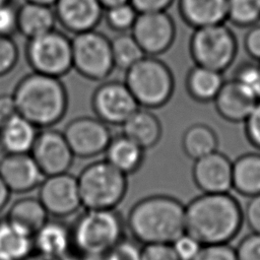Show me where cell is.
Returning a JSON list of instances; mask_svg holds the SVG:
<instances>
[{"mask_svg":"<svg viewBox=\"0 0 260 260\" xmlns=\"http://www.w3.org/2000/svg\"><path fill=\"white\" fill-rule=\"evenodd\" d=\"M244 220L239 201L229 192L202 193L186 205V233L202 245L229 244Z\"/></svg>","mask_w":260,"mask_h":260,"instance_id":"1","label":"cell"},{"mask_svg":"<svg viewBox=\"0 0 260 260\" xmlns=\"http://www.w3.org/2000/svg\"><path fill=\"white\" fill-rule=\"evenodd\" d=\"M185 212L186 205L179 199L170 195H150L131 207L126 225L141 245L172 244L186 232Z\"/></svg>","mask_w":260,"mask_h":260,"instance_id":"2","label":"cell"},{"mask_svg":"<svg viewBox=\"0 0 260 260\" xmlns=\"http://www.w3.org/2000/svg\"><path fill=\"white\" fill-rule=\"evenodd\" d=\"M17 113L38 128H50L63 119L68 107L66 88L59 77L31 72L12 93Z\"/></svg>","mask_w":260,"mask_h":260,"instance_id":"3","label":"cell"},{"mask_svg":"<svg viewBox=\"0 0 260 260\" xmlns=\"http://www.w3.org/2000/svg\"><path fill=\"white\" fill-rule=\"evenodd\" d=\"M126 222L115 209H84L71 226L73 250L83 257H105L124 238Z\"/></svg>","mask_w":260,"mask_h":260,"instance_id":"4","label":"cell"},{"mask_svg":"<svg viewBox=\"0 0 260 260\" xmlns=\"http://www.w3.org/2000/svg\"><path fill=\"white\" fill-rule=\"evenodd\" d=\"M77 183L84 209H115L128 189L127 175L107 159L95 160L83 168Z\"/></svg>","mask_w":260,"mask_h":260,"instance_id":"5","label":"cell"},{"mask_svg":"<svg viewBox=\"0 0 260 260\" xmlns=\"http://www.w3.org/2000/svg\"><path fill=\"white\" fill-rule=\"evenodd\" d=\"M124 82L139 107L149 110L166 105L175 87L170 68L155 56L148 55L125 71Z\"/></svg>","mask_w":260,"mask_h":260,"instance_id":"6","label":"cell"},{"mask_svg":"<svg viewBox=\"0 0 260 260\" xmlns=\"http://www.w3.org/2000/svg\"><path fill=\"white\" fill-rule=\"evenodd\" d=\"M237 49V40L223 22L196 27L190 40V51L196 65L219 72L232 65Z\"/></svg>","mask_w":260,"mask_h":260,"instance_id":"7","label":"cell"},{"mask_svg":"<svg viewBox=\"0 0 260 260\" xmlns=\"http://www.w3.org/2000/svg\"><path fill=\"white\" fill-rule=\"evenodd\" d=\"M71 46L73 68L83 77L102 80L115 68L111 40L95 28L74 34Z\"/></svg>","mask_w":260,"mask_h":260,"instance_id":"8","label":"cell"},{"mask_svg":"<svg viewBox=\"0 0 260 260\" xmlns=\"http://www.w3.org/2000/svg\"><path fill=\"white\" fill-rule=\"evenodd\" d=\"M26 57L34 71L59 78L73 68L71 40L56 29L29 39Z\"/></svg>","mask_w":260,"mask_h":260,"instance_id":"9","label":"cell"},{"mask_svg":"<svg viewBox=\"0 0 260 260\" xmlns=\"http://www.w3.org/2000/svg\"><path fill=\"white\" fill-rule=\"evenodd\" d=\"M63 134L74 156L80 158H91L105 153L112 139L109 125L98 117L89 116L70 121Z\"/></svg>","mask_w":260,"mask_h":260,"instance_id":"10","label":"cell"},{"mask_svg":"<svg viewBox=\"0 0 260 260\" xmlns=\"http://www.w3.org/2000/svg\"><path fill=\"white\" fill-rule=\"evenodd\" d=\"M91 107L95 117L106 124L122 126L139 105L125 82L108 81L93 92Z\"/></svg>","mask_w":260,"mask_h":260,"instance_id":"11","label":"cell"},{"mask_svg":"<svg viewBox=\"0 0 260 260\" xmlns=\"http://www.w3.org/2000/svg\"><path fill=\"white\" fill-rule=\"evenodd\" d=\"M38 188V198L49 215L63 218L82 207L77 177L68 172L46 176Z\"/></svg>","mask_w":260,"mask_h":260,"instance_id":"12","label":"cell"},{"mask_svg":"<svg viewBox=\"0 0 260 260\" xmlns=\"http://www.w3.org/2000/svg\"><path fill=\"white\" fill-rule=\"evenodd\" d=\"M131 34L144 53L156 56L167 51L176 35V26L166 11L139 12L131 28Z\"/></svg>","mask_w":260,"mask_h":260,"instance_id":"13","label":"cell"},{"mask_svg":"<svg viewBox=\"0 0 260 260\" xmlns=\"http://www.w3.org/2000/svg\"><path fill=\"white\" fill-rule=\"evenodd\" d=\"M29 153L45 177L68 172L75 157L63 132L50 128L39 131Z\"/></svg>","mask_w":260,"mask_h":260,"instance_id":"14","label":"cell"},{"mask_svg":"<svg viewBox=\"0 0 260 260\" xmlns=\"http://www.w3.org/2000/svg\"><path fill=\"white\" fill-rule=\"evenodd\" d=\"M192 178L202 193L230 192L233 187V161L215 150L194 160Z\"/></svg>","mask_w":260,"mask_h":260,"instance_id":"15","label":"cell"},{"mask_svg":"<svg viewBox=\"0 0 260 260\" xmlns=\"http://www.w3.org/2000/svg\"><path fill=\"white\" fill-rule=\"evenodd\" d=\"M0 176L11 193H27L38 188L45 175L30 153H5L0 159Z\"/></svg>","mask_w":260,"mask_h":260,"instance_id":"16","label":"cell"},{"mask_svg":"<svg viewBox=\"0 0 260 260\" xmlns=\"http://www.w3.org/2000/svg\"><path fill=\"white\" fill-rule=\"evenodd\" d=\"M54 7L57 20L73 34L94 29L105 9L100 0H57Z\"/></svg>","mask_w":260,"mask_h":260,"instance_id":"17","label":"cell"},{"mask_svg":"<svg viewBox=\"0 0 260 260\" xmlns=\"http://www.w3.org/2000/svg\"><path fill=\"white\" fill-rule=\"evenodd\" d=\"M259 100L234 78L224 80L213 100L218 115L233 123L244 122Z\"/></svg>","mask_w":260,"mask_h":260,"instance_id":"18","label":"cell"},{"mask_svg":"<svg viewBox=\"0 0 260 260\" xmlns=\"http://www.w3.org/2000/svg\"><path fill=\"white\" fill-rule=\"evenodd\" d=\"M34 251L54 258H62L73 250L71 226L60 219H48L32 236Z\"/></svg>","mask_w":260,"mask_h":260,"instance_id":"19","label":"cell"},{"mask_svg":"<svg viewBox=\"0 0 260 260\" xmlns=\"http://www.w3.org/2000/svg\"><path fill=\"white\" fill-rule=\"evenodd\" d=\"M161 133L159 119L149 109L141 107L122 125V134L145 150L153 147L160 140Z\"/></svg>","mask_w":260,"mask_h":260,"instance_id":"20","label":"cell"},{"mask_svg":"<svg viewBox=\"0 0 260 260\" xmlns=\"http://www.w3.org/2000/svg\"><path fill=\"white\" fill-rule=\"evenodd\" d=\"M39 128L17 114L0 127V146L5 153H29Z\"/></svg>","mask_w":260,"mask_h":260,"instance_id":"21","label":"cell"},{"mask_svg":"<svg viewBox=\"0 0 260 260\" xmlns=\"http://www.w3.org/2000/svg\"><path fill=\"white\" fill-rule=\"evenodd\" d=\"M182 18L194 28L226 20L228 0H178Z\"/></svg>","mask_w":260,"mask_h":260,"instance_id":"22","label":"cell"},{"mask_svg":"<svg viewBox=\"0 0 260 260\" xmlns=\"http://www.w3.org/2000/svg\"><path fill=\"white\" fill-rule=\"evenodd\" d=\"M56 22L53 6L25 1L17 8V30L27 40L55 29Z\"/></svg>","mask_w":260,"mask_h":260,"instance_id":"23","label":"cell"},{"mask_svg":"<svg viewBox=\"0 0 260 260\" xmlns=\"http://www.w3.org/2000/svg\"><path fill=\"white\" fill-rule=\"evenodd\" d=\"M49 213L38 197H22L10 206L6 219L22 230L29 236H34L49 219Z\"/></svg>","mask_w":260,"mask_h":260,"instance_id":"24","label":"cell"},{"mask_svg":"<svg viewBox=\"0 0 260 260\" xmlns=\"http://www.w3.org/2000/svg\"><path fill=\"white\" fill-rule=\"evenodd\" d=\"M144 151L145 149L133 140L121 134L112 137L105 151V159L128 176L140 169L144 160Z\"/></svg>","mask_w":260,"mask_h":260,"instance_id":"25","label":"cell"},{"mask_svg":"<svg viewBox=\"0 0 260 260\" xmlns=\"http://www.w3.org/2000/svg\"><path fill=\"white\" fill-rule=\"evenodd\" d=\"M233 189L252 197L260 194V154L246 153L233 161Z\"/></svg>","mask_w":260,"mask_h":260,"instance_id":"26","label":"cell"},{"mask_svg":"<svg viewBox=\"0 0 260 260\" xmlns=\"http://www.w3.org/2000/svg\"><path fill=\"white\" fill-rule=\"evenodd\" d=\"M224 82L222 72L195 65L188 73L186 85L192 99L197 102H211Z\"/></svg>","mask_w":260,"mask_h":260,"instance_id":"27","label":"cell"},{"mask_svg":"<svg viewBox=\"0 0 260 260\" xmlns=\"http://www.w3.org/2000/svg\"><path fill=\"white\" fill-rule=\"evenodd\" d=\"M34 252L32 237L6 218L0 221V258L22 260Z\"/></svg>","mask_w":260,"mask_h":260,"instance_id":"28","label":"cell"},{"mask_svg":"<svg viewBox=\"0 0 260 260\" xmlns=\"http://www.w3.org/2000/svg\"><path fill=\"white\" fill-rule=\"evenodd\" d=\"M217 145L218 138L215 131L202 123L189 126L182 137V148L193 160L217 150Z\"/></svg>","mask_w":260,"mask_h":260,"instance_id":"29","label":"cell"},{"mask_svg":"<svg viewBox=\"0 0 260 260\" xmlns=\"http://www.w3.org/2000/svg\"><path fill=\"white\" fill-rule=\"evenodd\" d=\"M115 68L126 71L146 56L132 34L121 32L111 40Z\"/></svg>","mask_w":260,"mask_h":260,"instance_id":"30","label":"cell"},{"mask_svg":"<svg viewBox=\"0 0 260 260\" xmlns=\"http://www.w3.org/2000/svg\"><path fill=\"white\" fill-rule=\"evenodd\" d=\"M240 26H251L260 20V0H228L226 20Z\"/></svg>","mask_w":260,"mask_h":260,"instance_id":"31","label":"cell"},{"mask_svg":"<svg viewBox=\"0 0 260 260\" xmlns=\"http://www.w3.org/2000/svg\"><path fill=\"white\" fill-rule=\"evenodd\" d=\"M137 15L138 11L130 2L106 8L107 23L111 28L119 32L131 29Z\"/></svg>","mask_w":260,"mask_h":260,"instance_id":"32","label":"cell"},{"mask_svg":"<svg viewBox=\"0 0 260 260\" xmlns=\"http://www.w3.org/2000/svg\"><path fill=\"white\" fill-rule=\"evenodd\" d=\"M234 79L260 100V64H244L235 73Z\"/></svg>","mask_w":260,"mask_h":260,"instance_id":"33","label":"cell"},{"mask_svg":"<svg viewBox=\"0 0 260 260\" xmlns=\"http://www.w3.org/2000/svg\"><path fill=\"white\" fill-rule=\"evenodd\" d=\"M142 245L123 238L105 256L106 260H141Z\"/></svg>","mask_w":260,"mask_h":260,"instance_id":"34","label":"cell"},{"mask_svg":"<svg viewBox=\"0 0 260 260\" xmlns=\"http://www.w3.org/2000/svg\"><path fill=\"white\" fill-rule=\"evenodd\" d=\"M18 59V49L9 36H0V76L10 72Z\"/></svg>","mask_w":260,"mask_h":260,"instance_id":"35","label":"cell"},{"mask_svg":"<svg viewBox=\"0 0 260 260\" xmlns=\"http://www.w3.org/2000/svg\"><path fill=\"white\" fill-rule=\"evenodd\" d=\"M192 260H237V256L229 244H210L202 245Z\"/></svg>","mask_w":260,"mask_h":260,"instance_id":"36","label":"cell"},{"mask_svg":"<svg viewBox=\"0 0 260 260\" xmlns=\"http://www.w3.org/2000/svg\"><path fill=\"white\" fill-rule=\"evenodd\" d=\"M141 260H180L170 243H153L142 245Z\"/></svg>","mask_w":260,"mask_h":260,"instance_id":"37","label":"cell"},{"mask_svg":"<svg viewBox=\"0 0 260 260\" xmlns=\"http://www.w3.org/2000/svg\"><path fill=\"white\" fill-rule=\"evenodd\" d=\"M172 245L180 260H192L202 246L199 241L186 232L178 237Z\"/></svg>","mask_w":260,"mask_h":260,"instance_id":"38","label":"cell"},{"mask_svg":"<svg viewBox=\"0 0 260 260\" xmlns=\"http://www.w3.org/2000/svg\"><path fill=\"white\" fill-rule=\"evenodd\" d=\"M235 250L237 260H260V234L246 236Z\"/></svg>","mask_w":260,"mask_h":260,"instance_id":"39","label":"cell"},{"mask_svg":"<svg viewBox=\"0 0 260 260\" xmlns=\"http://www.w3.org/2000/svg\"><path fill=\"white\" fill-rule=\"evenodd\" d=\"M17 30V9L10 2L0 4V36H9Z\"/></svg>","mask_w":260,"mask_h":260,"instance_id":"40","label":"cell"},{"mask_svg":"<svg viewBox=\"0 0 260 260\" xmlns=\"http://www.w3.org/2000/svg\"><path fill=\"white\" fill-rule=\"evenodd\" d=\"M244 122L248 140L256 148L260 149V100Z\"/></svg>","mask_w":260,"mask_h":260,"instance_id":"41","label":"cell"},{"mask_svg":"<svg viewBox=\"0 0 260 260\" xmlns=\"http://www.w3.org/2000/svg\"><path fill=\"white\" fill-rule=\"evenodd\" d=\"M243 213L252 233L260 234V194L250 197Z\"/></svg>","mask_w":260,"mask_h":260,"instance_id":"42","label":"cell"},{"mask_svg":"<svg viewBox=\"0 0 260 260\" xmlns=\"http://www.w3.org/2000/svg\"><path fill=\"white\" fill-rule=\"evenodd\" d=\"M244 44L248 54L260 62V24H254L250 28L245 37Z\"/></svg>","mask_w":260,"mask_h":260,"instance_id":"43","label":"cell"},{"mask_svg":"<svg viewBox=\"0 0 260 260\" xmlns=\"http://www.w3.org/2000/svg\"><path fill=\"white\" fill-rule=\"evenodd\" d=\"M176 0H130V3L139 12L166 11Z\"/></svg>","mask_w":260,"mask_h":260,"instance_id":"44","label":"cell"},{"mask_svg":"<svg viewBox=\"0 0 260 260\" xmlns=\"http://www.w3.org/2000/svg\"><path fill=\"white\" fill-rule=\"evenodd\" d=\"M17 114L16 105L12 94H0V127Z\"/></svg>","mask_w":260,"mask_h":260,"instance_id":"45","label":"cell"},{"mask_svg":"<svg viewBox=\"0 0 260 260\" xmlns=\"http://www.w3.org/2000/svg\"><path fill=\"white\" fill-rule=\"evenodd\" d=\"M81 258H82V256H80V255H79V257L73 256L72 252L62 258H54V257L46 256V255H43L41 253L34 251L29 255H27L25 258H23L22 260H81Z\"/></svg>","mask_w":260,"mask_h":260,"instance_id":"46","label":"cell"},{"mask_svg":"<svg viewBox=\"0 0 260 260\" xmlns=\"http://www.w3.org/2000/svg\"><path fill=\"white\" fill-rule=\"evenodd\" d=\"M10 190L4 183L3 179L0 176V211L4 209V207L7 205L9 199H10Z\"/></svg>","mask_w":260,"mask_h":260,"instance_id":"47","label":"cell"},{"mask_svg":"<svg viewBox=\"0 0 260 260\" xmlns=\"http://www.w3.org/2000/svg\"><path fill=\"white\" fill-rule=\"evenodd\" d=\"M100 2L102 3V5L104 6V8H109L118 4H122V3H126V2H130V0H100Z\"/></svg>","mask_w":260,"mask_h":260,"instance_id":"48","label":"cell"},{"mask_svg":"<svg viewBox=\"0 0 260 260\" xmlns=\"http://www.w3.org/2000/svg\"><path fill=\"white\" fill-rule=\"evenodd\" d=\"M26 2H34V3H39V4H44V5H49V6H54L57 0H25Z\"/></svg>","mask_w":260,"mask_h":260,"instance_id":"49","label":"cell"},{"mask_svg":"<svg viewBox=\"0 0 260 260\" xmlns=\"http://www.w3.org/2000/svg\"><path fill=\"white\" fill-rule=\"evenodd\" d=\"M81 260H106L105 257H83L81 258Z\"/></svg>","mask_w":260,"mask_h":260,"instance_id":"50","label":"cell"},{"mask_svg":"<svg viewBox=\"0 0 260 260\" xmlns=\"http://www.w3.org/2000/svg\"><path fill=\"white\" fill-rule=\"evenodd\" d=\"M10 2V0H0V4H4V3H8Z\"/></svg>","mask_w":260,"mask_h":260,"instance_id":"51","label":"cell"},{"mask_svg":"<svg viewBox=\"0 0 260 260\" xmlns=\"http://www.w3.org/2000/svg\"><path fill=\"white\" fill-rule=\"evenodd\" d=\"M0 260H5V259H2V258H0Z\"/></svg>","mask_w":260,"mask_h":260,"instance_id":"52","label":"cell"}]
</instances>
